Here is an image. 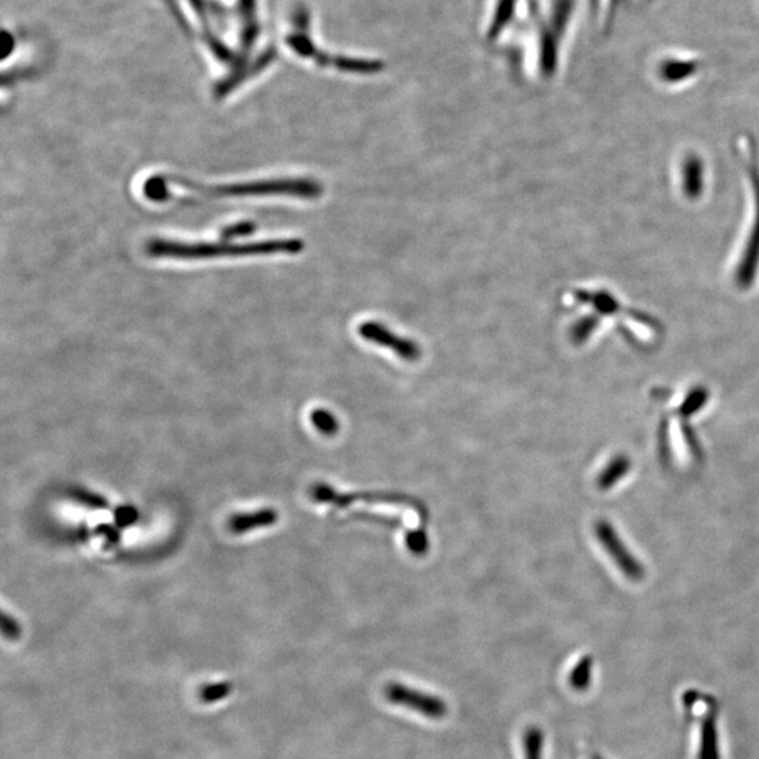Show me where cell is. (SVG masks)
I'll return each instance as SVG.
<instances>
[{
	"instance_id": "6da1fadb",
	"label": "cell",
	"mask_w": 759,
	"mask_h": 759,
	"mask_svg": "<svg viewBox=\"0 0 759 759\" xmlns=\"http://www.w3.org/2000/svg\"><path fill=\"white\" fill-rule=\"evenodd\" d=\"M306 249L301 239H266L254 242H183L153 238L145 246L150 258L177 261H209L222 258H258L273 254H298Z\"/></svg>"
},
{
	"instance_id": "7a4b0ae2",
	"label": "cell",
	"mask_w": 759,
	"mask_h": 759,
	"mask_svg": "<svg viewBox=\"0 0 759 759\" xmlns=\"http://www.w3.org/2000/svg\"><path fill=\"white\" fill-rule=\"evenodd\" d=\"M177 187L194 192L199 196L211 199H237V197L296 196L314 200L323 193V185L313 179H264L252 182L227 183V185H204L179 175L160 177Z\"/></svg>"
},
{
	"instance_id": "3957f363",
	"label": "cell",
	"mask_w": 759,
	"mask_h": 759,
	"mask_svg": "<svg viewBox=\"0 0 759 759\" xmlns=\"http://www.w3.org/2000/svg\"><path fill=\"white\" fill-rule=\"evenodd\" d=\"M746 163H748V177L753 190L754 215L734 276L741 290H748L755 283L759 271V169L755 157L751 152H748Z\"/></svg>"
},
{
	"instance_id": "277c9868",
	"label": "cell",
	"mask_w": 759,
	"mask_h": 759,
	"mask_svg": "<svg viewBox=\"0 0 759 759\" xmlns=\"http://www.w3.org/2000/svg\"><path fill=\"white\" fill-rule=\"evenodd\" d=\"M384 694L392 704L419 712L425 717H429L434 720L444 719L449 712V707L442 697L424 694V692L410 688L407 685L394 684V682L388 684L385 686Z\"/></svg>"
},
{
	"instance_id": "5b68a950",
	"label": "cell",
	"mask_w": 759,
	"mask_h": 759,
	"mask_svg": "<svg viewBox=\"0 0 759 759\" xmlns=\"http://www.w3.org/2000/svg\"><path fill=\"white\" fill-rule=\"evenodd\" d=\"M595 535H597L602 548L622 571L623 575L632 581H642L645 577L643 564L635 560L634 556L627 550L622 539L617 536V530L612 528L609 522L598 521L597 525H595Z\"/></svg>"
},
{
	"instance_id": "8992f818",
	"label": "cell",
	"mask_w": 759,
	"mask_h": 759,
	"mask_svg": "<svg viewBox=\"0 0 759 759\" xmlns=\"http://www.w3.org/2000/svg\"><path fill=\"white\" fill-rule=\"evenodd\" d=\"M358 335L368 342L390 349L392 352L397 353L398 358H401L402 360H407V362H417L422 356L419 345L415 343L414 341L395 335L394 332L388 330L387 326L375 323V321H368V323L358 326Z\"/></svg>"
},
{
	"instance_id": "52a82bcc",
	"label": "cell",
	"mask_w": 759,
	"mask_h": 759,
	"mask_svg": "<svg viewBox=\"0 0 759 759\" xmlns=\"http://www.w3.org/2000/svg\"><path fill=\"white\" fill-rule=\"evenodd\" d=\"M279 515L274 509H261L254 513H242L229 519V529L234 533H245L254 529L268 528L276 523Z\"/></svg>"
},
{
	"instance_id": "ba28073f",
	"label": "cell",
	"mask_w": 759,
	"mask_h": 759,
	"mask_svg": "<svg viewBox=\"0 0 759 759\" xmlns=\"http://www.w3.org/2000/svg\"><path fill=\"white\" fill-rule=\"evenodd\" d=\"M682 189L685 196L697 199L703 190V165L699 158L691 155L685 158L681 169Z\"/></svg>"
},
{
	"instance_id": "9c48e42d",
	"label": "cell",
	"mask_w": 759,
	"mask_h": 759,
	"mask_svg": "<svg viewBox=\"0 0 759 759\" xmlns=\"http://www.w3.org/2000/svg\"><path fill=\"white\" fill-rule=\"evenodd\" d=\"M716 719V712L709 711L702 721L701 746L697 759H720Z\"/></svg>"
},
{
	"instance_id": "30bf717a",
	"label": "cell",
	"mask_w": 759,
	"mask_h": 759,
	"mask_svg": "<svg viewBox=\"0 0 759 759\" xmlns=\"http://www.w3.org/2000/svg\"><path fill=\"white\" fill-rule=\"evenodd\" d=\"M630 469H632V461L625 454H617L613 457L598 477V488L608 491L613 486H617L620 479L629 473Z\"/></svg>"
},
{
	"instance_id": "8fae6325",
	"label": "cell",
	"mask_w": 759,
	"mask_h": 759,
	"mask_svg": "<svg viewBox=\"0 0 759 759\" xmlns=\"http://www.w3.org/2000/svg\"><path fill=\"white\" fill-rule=\"evenodd\" d=\"M697 65L681 59H671L660 66V75L662 81L678 82L688 79L696 71Z\"/></svg>"
},
{
	"instance_id": "7c38bea8",
	"label": "cell",
	"mask_w": 759,
	"mask_h": 759,
	"mask_svg": "<svg viewBox=\"0 0 759 759\" xmlns=\"http://www.w3.org/2000/svg\"><path fill=\"white\" fill-rule=\"evenodd\" d=\"M593 660L591 655H585L578 661V664L574 667L570 674L571 688L575 691L582 692L590 688L591 679H592Z\"/></svg>"
},
{
	"instance_id": "4fadbf2b",
	"label": "cell",
	"mask_w": 759,
	"mask_h": 759,
	"mask_svg": "<svg viewBox=\"0 0 759 759\" xmlns=\"http://www.w3.org/2000/svg\"><path fill=\"white\" fill-rule=\"evenodd\" d=\"M545 736L539 727H529L523 736V754L525 759H543Z\"/></svg>"
},
{
	"instance_id": "5bb4252c",
	"label": "cell",
	"mask_w": 759,
	"mask_h": 759,
	"mask_svg": "<svg viewBox=\"0 0 759 759\" xmlns=\"http://www.w3.org/2000/svg\"><path fill=\"white\" fill-rule=\"evenodd\" d=\"M709 392L704 387H694L689 392V394L685 397L684 402L679 407V414L682 417L689 418L692 415L697 414L702 408L707 404L709 400Z\"/></svg>"
},
{
	"instance_id": "9a60e30c",
	"label": "cell",
	"mask_w": 759,
	"mask_h": 759,
	"mask_svg": "<svg viewBox=\"0 0 759 759\" xmlns=\"http://www.w3.org/2000/svg\"><path fill=\"white\" fill-rule=\"evenodd\" d=\"M310 418L315 429L321 432L323 436H335L336 432L340 430V422L336 419L335 415L328 410H323V408L314 410Z\"/></svg>"
},
{
	"instance_id": "2e32d148",
	"label": "cell",
	"mask_w": 759,
	"mask_h": 759,
	"mask_svg": "<svg viewBox=\"0 0 759 759\" xmlns=\"http://www.w3.org/2000/svg\"><path fill=\"white\" fill-rule=\"evenodd\" d=\"M597 326L598 318H595V316L581 318V320L573 326V330H571V341H573L574 343H577V345H581V343L585 342V341L592 335L593 331L597 330Z\"/></svg>"
},
{
	"instance_id": "e0dca14e",
	"label": "cell",
	"mask_w": 759,
	"mask_h": 759,
	"mask_svg": "<svg viewBox=\"0 0 759 759\" xmlns=\"http://www.w3.org/2000/svg\"><path fill=\"white\" fill-rule=\"evenodd\" d=\"M72 496L82 504V505L89 506L91 509H108V499L98 496L95 492L86 491V489H75L72 492Z\"/></svg>"
},
{
	"instance_id": "ac0fdd59",
	"label": "cell",
	"mask_w": 759,
	"mask_h": 759,
	"mask_svg": "<svg viewBox=\"0 0 759 759\" xmlns=\"http://www.w3.org/2000/svg\"><path fill=\"white\" fill-rule=\"evenodd\" d=\"M138 516L140 515H138L137 508H134V506H120L115 512L116 525L118 528H130V526L137 523Z\"/></svg>"
},
{
	"instance_id": "d6986e66",
	"label": "cell",
	"mask_w": 759,
	"mask_h": 759,
	"mask_svg": "<svg viewBox=\"0 0 759 759\" xmlns=\"http://www.w3.org/2000/svg\"><path fill=\"white\" fill-rule=\"evenodd\" d=\"M96 533H99V536L105 539V540L108 541V543H110V545H116V543L120 540V533H118V530L115 528V526H98V528H96Z\"/></svg>"
},
{
	"instance_id": "ffe728a7",
	"label": "cell",
	"mask_w": 759,
	"mask_h": 759,
	"mask_svg": "<svg viewBox=\"0 0 759 759\" xmlns=\"http://www.w3.org/2000/svg\"><path fill=\"white\" fill-rule=\"evenodd\" d=\"M682 432H684L685 440H686V444H688L692 454H694V457L701 456V447H699V442H697V437L694 436L691 427H682Z\"/></svg>"
},
{
	"instance_id": "44dd1931",
	"label": "cell",
	"mask_w": 759,
	"mask_h": 759,
	"mask_svg": "<svg viewBox=\"0 0 759 759\" xmlns=\"http://www.w3.org/2000/svg\"><path fill=\"white\" fill-rule=\"evenodd\" d=\"M592 759H603V758H602V756L598 755V754H597V755L592 756Z\"/></svg>"
}]
</instances>
